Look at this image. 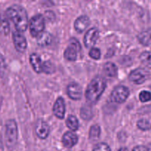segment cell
Wrapping results in <instances>:
<instances>
[{"instance_id":"d4e9b609","label":"cell","mask_w":151,"mask_h":151,"mask_svg":"<svg viewBox=\"0 0 151 151\" xmlns=\"http://www.w3.org/2000/svg\"><path fill=\"white\" fill-rule=\"evenodd\" d=\"M137 126L142 131H147L150 128V123L147 119H142L137 122Z\"/></svg>"},{"instance_id":"8992f818","label":"cell","mask_w":151,"mask_h":151,"mask_svg":"<svg viewBox=\"0 0 151 151\" xmlns=\"http://www.w3.org/2000/svg\"><path fill=\"white\" fill-rule=\"evenodd\" d=\"M129 96V90L126 86H116L111 94L112 101L117 103H122L127 100Z\"/></svg>"},{"instance_id":"836d02e7","label":"cell","mask_w":151,"mask_h":151,"mask_svg":"<svg viewBox=\"0 0 151 151\" xmlns=\"http://www.w3.org/2000/svg\"><path fill=\"white\" fill-rule=\"evenodd\" d=\"M150 88H151V85H150Z\"/></svg>"},{"instance_id":"f546056e","label":"cell","mask_w":151,"mask_h":151,"mask_svg":"<svg viewBox=\"0 0 151 151\" xmlns=\"http://www.w3.org/2000/svg\"><path fill=\"white\" fill-rule=\"evenodd\" d=\"M133 151H150L149 150L148 147H145V146H142V145H139V146H137L134 148Z\"/></svg>"},{"instance_id":"5bb4252c","label":"cell","mask_w":151,"mask_h":151,"mask_svg":"<svg viewBox=\"0 0 151 151\" xmlns=\"http://www.w3.org/2000/svg\"><path fill=\"white\" fill-rule=\"evenodd\" d=\"M90 19L86 16H81L78 17L75 22V28L78 32H83L89 26Z\"/></svg>"},{"instance_id":"1f68e13d","label":"cell","mask_w":151,"mask_h":151,"mask_svg":"<svg viewBox=\"0 0 151 151\" xmlns=\"http://www.w3.org/2000/svg\"><path fill=\"white\" fill-rule=\"evenodd\" d=\"M118 151H128V150L126 148V147H122V148L119 149Z\"/></svg>"},{"instance_id":"6da1fadb","label":"cell","mask_w":151,"mask_h":151,"mask_svg":"<svg viewBox=\"0 0 151 151\" xmlns=\"http://www.w3.org/2000/svg\"><path fill=\"white\" fill-rule=\"evenodd\" d=\"M7 16L12 21L17 31L24 32L28 26V16L26 10L18 4L10 6L6 10Z\"/></svg>"},{"instance_id":"7c38bea8","label":"cell","mask_w":151,"mask_h":151,"mask_svg":"<svg viewBox=\"0 0 151 151\" xmlns=\"http://www.w3.org/2000/svg\"><path fill=\"white\" fill-rule=\"evenodd\" d=\"M78 137L76 134L72 131H68L63 134L62 137V142L63 145L67 148H70L75 146L78 143Z\"/></svg>"},{"instance_id":"277c9868","label":"cell","mask_w":151,"mask_h":151,"mask_svg":"<svg viewBox=\"0 0 151 151\" xmlns=\"http://www.w3.org/2000/svg\"><path fill=\"white\" fill-rule=\"evenodd\" d=\"M29 31L32 36H38L39 34L44 32L45 22L44 18L41 15L38 14L34 16L29 22Z\"/></svg>"},{"instance_id":"8fae6325","label":"cell","mask_w":151,"mask_h":151,"mask_svg":"<svg viewBox=\"0 0 151 151\" xmlns=\"http://www.w3.org/2000/svg\"><path fill=\"white\" fill-rule=\"evenodd\" d=\"M67 94L72 100H79L82 97V88L77 83H71L67 86Z\"/></svg>"},{"instance_id":"d6a6232c","label":"cell","mask_w":151,"mask_h":151,"mask_svg":"<svg viewBox=\"0 0 151 151\" xmlns=\"http://www.w3.org/2000/svg\"><path fill=\"white\" fill-rule=\"evenodd\" d=\"M148 148H149V150L151 151V145H150V147H148Z\"/></svg>"},{"instance_id":"7402d4cb","label":"cell","mask_w":151,"mask_h":151,"mask_svg":"<svg viewBox=\"0 0 151 151\" xmlns=\"http://www.w3.org/2000/svg\"><path fill=\"white\" fill-rule=\"evenodd\" d=\"M100 127L98 125H92L89 131V138L91 140H97L100 138Z\"/></svg>"},{"instance_id":"5b68a950","label":"cell","mask_w":151,"mask_h":151,"mask_svg":"<svg viewBox=\"0 0 151 151\" xmlns=\"http://www.w3.org/2000/svg\"><path fill=\"white\" fill-rule=\"evenodd\" d=\"M81 50L79 41L75 38H72L69 41V44L65 50L64 58L68 60L74 61L77 59L78 54Z\"/></svg>"},{"instance_id":"44dd1931","label":"cell","mask_w":151,"mask_h":151,"mask_svg":"<svg viewBox=\"0 0 151 151\" xmlns=\"http://www.w3.org/2000/svg\"><path fill=\"white\" fill-rule=\"evenodd\" d=\"M139 58L145 66H147L149 69H151V52L144 51L141 53Z\"/></svg>"},{"instance_id":"2e32d148","label":"cell","mask_w":151,"mask_h":151,"mask_svg":"<svg viewBox=\"0 0 151 151\" xmlns=\"http://www.w3.org/2000/svg\"><path fill=\"white\" fill-rule=\"evenodd\" d=\"M52 41V35L48 32H42L37 36V43L39 46L45 47L49 45Z\"/></svg>"},{"instance_id":"3957f363","label":"cell","mask_w":151,"mask_h":151,"mask_svg":"<svg viewBox=\"0 0 151 151\" xmlns=\"http://www.w3.org/2000/svg\"><path fill=\"white\" fill-rule=\"evenodd\" d=\"M18 139V128L13 119H9L5 124V144L8 148H13Z\"/></svg>"},{"instance_id":"9a60e30c","label":"cell","mask_w":151,"mask_h":151,"mask_svg":"<svg viewBox=\"0 0 151 151\" xmlns=\"http://www.w3.org/2000/svg\"><path fill=\"white\" fill-rule=\"evenodd\" d=\"M29 62L32 65V68L37 73L43 72V66H44V62L41 60L40 56L36 53H32L29 56Z\"/></svg>"},{"instance_id":"4dcf8cb0","label":"cell","mask_w":151,"mask_h":151,"mask_svg":"<svg viewBox=\"0 0 151 151\" xmlns=\"http://www.w3.org/2000/svg\"><path fill=\"white\" fill-rule=\"evenodd\" d=\"M0 151H4V148H3V145L1 142V140L0 139Z\"/></svg>"},{"instance_id":"d6986e66","label":"cell","mask_w":151,"mask_h":151,"mask_svg":"<svg viewBox=\"0 0 151 151\" xmlns=\"http://www.w3.org/2000/svg\"><path fill=\"white\" fill-rule=\"evenodd\" d=\"M0 32L7 35L10 32V24L7 18L2 14H0Z\"/></svg>"},{"instance_id":"ffe728a7","label":"cell","mask_w":151,"mask_h":151,"mask_svg":"<svg viewBox=\"0 0 151 151\" xmlns=\"http://www.w3.org/2000/svg\"><path fill=\"white\" fill-rule=\"evenodd\" d=\"M66 123L68 128L73 131H77L79 128V122H78V119L76 118V116H73V115H69L68 116Z\"/></svg>"},{"instance_id":"f1b7e54d","label":"cell","mask_w":151,"mask_h":151,"mask_svg":"<svg viewBox=\"0 0 151 151\" xmlns=\"http://www.w3.org/2000/svg\"><path fill=\"white\" fill-rule=\"evenodd\" d=\"M6 71V63L3 56L0 54V75H3Z\"/></svg>"},{"instance_id":"4fadbf2b","label":"cell","mask_w":151,"mask_h":151,"mask_svg":"<svg viewBox=\"0 0 151 151\" xmlns=\"http://www.w3.org/2000/svg\"><path fill=\"white\" fill-rule=\"evenodd\" d=\"M65 102L62 97H58L56 100L53 106V113L59 119H63L65 116Z\"/></svg>"},{"instance_id":"52a82bcc","label":"cell","mask_w":151,"mask_h":151,"mask_svg":"<svg viewBox=\"0 0 151 151\" xmlns=\"http://www.w3.org/2000/svg\"><path fill=\"white\" fill-rule=\"evenodd\" d=\"M13 44L16 50L19 52L22 53L27 49V41L25 37L19 31H14L13 32Z\"/></svg>"},{"instance_id":"484cf974","label":"cell","mask_w":151,"mask_h":151,"mask_svg":"<svg viewBox=\"0 0 151 151\" xmlns=\"http://www.w3.org/2000/svg\"><path fill=\"white\" fill-rule=\"evenodd\" d=\"M92 151H111L110 147L106 143L101 142L97 144L95 147H94Z\"/></svg>"},{"instance_id":"ba28073f","label":"cell","mask_w":151,"mask_h":151,"mask_svg":"<svg viewBox=\"0 0 151 151\" xmlns=\"http://www.w3.org/2000/svg\"><path fill=\"white\" fill-rule=\"evenodd\" d=\"M35 134L40 139H44L50 134V128L47 122H44L42 119H39V120L37 121L36 124H35Z\"/></svg>"},{"instance_id":"4316f807","label":"cell","mask_w":151,"mask_h":151,"mask_svg":"<svg viewBox=\"0 0 151 151\" xmlns=\"http://www.w3.org/2000/svg\"><path fill=\"white\" fill-rule=\"evenodd\" d=\"M89 55L91 58L94 59V60H98V59H100V55H101L100 50L97 48L92 47L89 51Z\"/></svg>"},{"instance_id":"83f0119b","label":"cell","mask_w":151,"mask_h":151,"mask_svg":"<svg viewBox=\"0 0 151 151\" xmlns=\"http://www.w3.org/2000/svg\"><path fill=\"white\" fill-rule=\"evenodd\" d=\"M139 100L142 102H147L151 100V93L147 91H142L139 94Z\"/></svg>"},{"instance_id":"30bf717a","label":"cell","mask_w":151,"mask_h":151,"mask_svg":"<svg viewBox=\"0 0 151 151\" xmlns=\"http://www.w3.org/2000/svg\"><path fill=\"white\" fill-rule=\"evenodd\" d=\"M147 74L142 69H137L132 71L129 75V80L136 84H142L147 80Z\"/></svg>"},{"instance_id":"e0dca14e","label":"cell","mask_w":151,"mask_h":151,"mask_svg":"<svg viewBox=\"0 0 151 151\" xmlns=\"http://www.w3.org/2000/svg\"><path fill=\"white\" fill-rule=\"evenodd\" d=\"M138 40L142 44L148 46L151 44V29H146L142 31L137 36Z\"/></svg>"},{"instance_id":"cb8c5ba5","label":"cell","mask_w":151,"mask_h":151,"mask_svg":"<svg viewBox=\"0 0 151 151\" xmlns=\"http://www.w3.org/2000/svg\"><path fill=\"white\" fill-rule=\"evenodd\" d=\"M55 70L54 64L50 61L44 62V66H43V72H45L47 74L53 73Z\"/></svg>"},{"instance_id":"7a4b0ae2","label":"cell","mask_w":151,"mask_h":151,"mask_svg":"<svg viewBox=\"0 0 151 151\" xmlns=\"http://www.w3.org/2000/svg\"><path fill=\"white\" fill-rule=\"evenodd\" d=\"M106 82L103 78L97 76L89 83L86 91V97L91 103H94L99 100L105 91Z\"/></svg>"},{"instance_id":"ac0fdd59","label":"cell","mask_w":151,"mask_h":151,"mask_svg":"<svg viewBox=\"0 0 151 151\" xmlns=\"http://www.w3.org/2000/svg\"><path fill=\"white\" fill-rule=\"evenodd\" d=\"M104 72L109 78H114L117 74V67L116 65L111 62H108L104 65Z\"/></svg>"},{"instance_id":"9c48e42d","label":"cell","mask_w":151,"mask_h":151,"mask_svg":"<svg viewBox=\"0 0 151 151\" xmlns=\"http://www.w3.org/2000/svg\"><path fill=\"white\" fill-rule=\"evenodd\" d=\"M100 32L97 28L88 29L84 36V44L86 47H92L97 42Z\"/></svg>"},{"instance_id":"603a6c76","label":"cell","mask_w":151,"mask_h":151,"mask_svg":"<svg viewBox=\"0 0 151 151\" xmlns=\"http://www.w3.org/2000/svg\"><path fill=\"white\" fill-rule=\"evenodd\" d=\"M92 109L90 106H85L81 109V116L83 119H90L92 116Z\"/></svg>"}]
</instances>
